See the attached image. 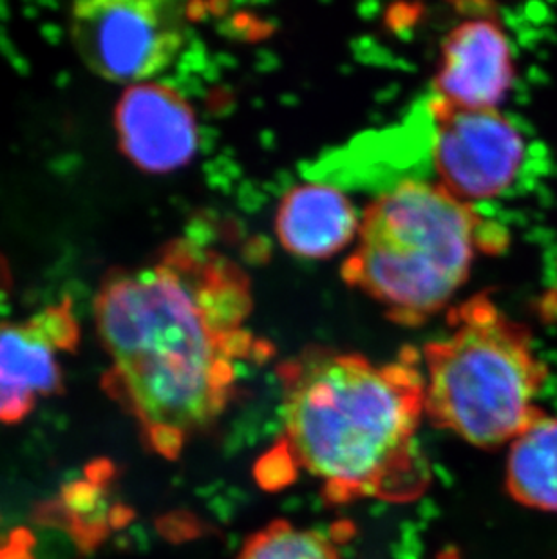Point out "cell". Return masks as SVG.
Segmentation results:
<instances>
[{
	"label": "cell",
	"instance_id": "6",
	"mask_svg": "<svg viewBox=\"0 0 557 559\" xmlns=\"http://www.w3.org/2000/svg\"><path fill=\"white\" fill-rule=\"evenodd\" d=\"M432 164L438 186L458 200H495L505 194L525 164L526 143L500 109H465L432 96Z\"/></svg>",
	"mask_w": 557,
	"mask_h": 559
},
{
	"label": "cell",
	"instance_id": "4",
	"mask_svg": "<svg viewBox=\"0 0 557 559\" xmlns=\"http://www.w3.org/2000/svg\"><path fill=\"white\" fill-rule=\"evenodd\" d=\"M446 319L442 337L424 346L427 418L479 449L512 442L545 413L548 370L532 333L484 292Z\"/></svg>",
	"mask_w": 557,
	"mask_h": 559
},
{
	"label": "cell",
	"instance_id": "13",
	"mask_svg": "<svg viewBox=\"0 0 557 559\" xmlns=\"http://www.w3.org/2000/svg\"><path fill=\"white\" fill-rule=\"evenodd\" d=\"M33 549L35 539L24 528H16L10 536L0 539V559H37Z\"/></svg>",
	"mask_w": 557,
	"mask_h": 559
},
{
	"label": "cell",
	"instance_id": "14",
	"mask_svg": "<svg viewBox=\"0 0 557 559\" xmlns=\"http://www.w3.org/2000/svg\"><path fill=\"white\" fill-rule=\"evenodd\" d=\"M11 286V272L2 255H0V294H4L5 290H10Z\"/></svg>",
	"mask_w": 557,
	"mask_h": 559
},
{
	"label": "cell",
	"instance_id": "8",
	"mask_svg": "<svg viewBox=\"0 0 557 559\" xmlns=\"http://www.w3.org/2000/svg\"><path fill=\"white\" fill-rule=\"evenodd\" d=\"M116 136L123 156L147 175H168L190 164L200 132L190 102L173 85L132 84L115 109Z\"/></svg>",
	"mask_w": 557,
	"mask_h": 559
},
{
	"label": "cell",
	"instance_id": "2",
	"mask_svg": "<svg viewBox=\"0 0 557 559\" xmlns=\"http://www.w3.org/2000/svg\"><path fill=\"white\" fill-rule=\"evenodd\" d=\"M277 379L283 435L259 464L264 487L305 471L332 503L411 501L426 491L429 471L416 448L426 379L415 348L375 362L311 346L281 362Z\"/></svg>",
	"mask_w": 557,
	"mask_h": 559
},
{
	"label": "cell",
	"instance_id": "11",
	"mask_svg": "<svg viewBox=\"0 0 557 559\" xmlns=\"http://www.w3.org/2000/svg\"><path fill=\"white\" fill-rule=\"evenodd\" d=\"M505 486L520 506L557 512V415L543 413L510 442Z\"/></svg>",
	"mask_w": 557,
	"mask_h": 559
},
{
	"label": "cell",
	"instance_id": "3",
	"mask_svg": "<svg viewBox=\"0 0 557 559\" xmlns=\"http://www.w3.org/2000/svg\"><path fill=\"white\" fill-rule=\"evenodd\" d=\"M500 236L443 187L405 180L364 209L341 277L400 326H420L467 283L479 250H498Z\"/></svg>",
	"mask_w": 557,
	"mask_h": 559
},
{
	"label": "cell",
	"instance_id": "5",
	"mask_svg": "<svg viewBox=\"0 0 557 559\" xmlns=\"http://www.w3.org/2000/svg\"><path fill=\"white\" fill-rule=\"evenodd\" d=\"M189 13L162 0H87L73 5L69 27L79 57L116 84H142L183 48Z\"/></svg>",
	"mask_w": 557,
	"mask_h": 559
},
{
	"label": "cell",
	"instance_id": "1",
	"mask_svg": "<svg viewBox=\"0 0 557 559\" xmlns=\"http://www.w3.org/2000/svg\"><path fill=\"white\" fill-rule=\"evenodd\" d=\"M93 310L111 360L104 388L168 460L230 406L242 366L274 355L250 326L247 270L192 236L173 239L147 264L107 274Z\"/></svg>",
	"mask_w": 557,
	"mask_h": 559
},
{
	"label": "cell",
	"instance_id": "9",
	"mask_svg": "<svg viewBox=\"0 0 557 559\" xmlns=\"http://www.w3.org/2000/svg\"><path fill=\"white\" fill-rule=\"evenodd\" d=\"M515 82V57L503 26L473 16L443 38L435 96L465 109H500Z\"/></svg>",
	"mask_w": 557,
	"mask_h": 559
},
{
	"label": "cell",
	"instance_id": "7",
	"mask_svg": "<svg viewBox=\"0 0 557 559\" xmlns=\"http://www.w3.org/2000/svg\"><path fill=\"white\" fill-rule=\"evenodd\" d=\"M79 343V317L69 297L24 321L0 324V423H21L40 396L60 391V359Z\"/></svg>",
	"mask_w": 557,
	"mask_h": 559
},
{
	"label": "cell",
	"instance_id": "12",
	"mask_svg": "<svg viewBox=\"0 0 557 559\" xmlns=\"http://www.w3.org/2000/svg\"><path fill=\"white\" fill-rule=\"evenodd\" d=\"M237 559H341L330 539L277 520L248 538Z\"/></svg>",
	"mask_w": 557,
	"mask_h": 559
},
{
	"label": "cell",
	"instance_id": "15",
	"mask_svg": "<svg viewBox=\"0 0 557 559\" xmlns=\"http://www.w3.org/2000/svg\"><path fill=\"white\" fill-rule=\"evenodd\" d=\"M440 559H460L458 558L457 555H454V552H447V555H443L442 558Z\"/></svg>",
	"mask_w": 557,
	"mask_h": 559
},
{
	"label": "cell",
	"instance_id": "10",
	"mask_svg": "<svg viewBox=\"0 0 557 559\" xmlns=\"http://www.w3.org/2000/svg\"><path fill=\"white\" fill-rule=\"evenodd\" d=\"M275 236L295 258L324 261L357 241L360 214L341 189L300 183L278 201Z\"/></svg>",
	"mask_w": 557,
	"mask_h": 559
}]
</instances>
